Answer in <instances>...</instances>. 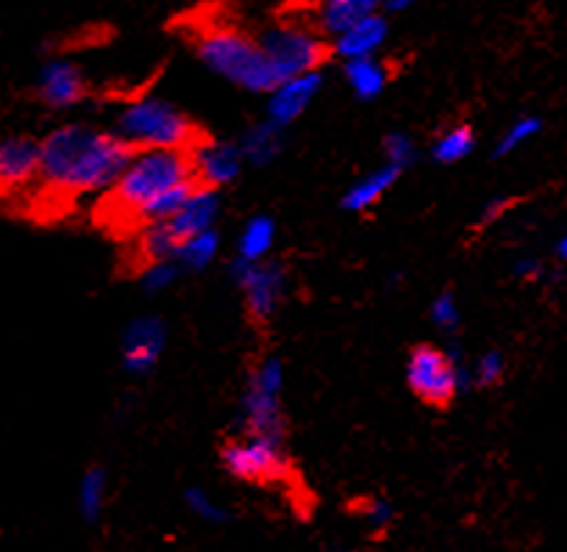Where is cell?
<instances>
[{"instance_id":"1","label":"cell","mask_w":567,"mask_h":552,"mask_svg":"<svg viewBox=\"0 0 567 552\" xmlns=\"http://www.w3.org/2000/svg\"><path fill=\"white\" fill-rule=\"evenodd\" d=\"M131 153L134 150L112 128L62 123L40 139V175L34 189H40V198L59 211L84 198H101Z\"/></svg>"},{"instance_id":"2","label":"cell","mask_w":567,"mask_h":552,"mask_svg":"<svg viewBox=\"0 0 567 552\" xmlns=\"http://www.w3.org/2000/svg\"><path fill=\"white\" fill-rule=\"evenodd\" d=\"M193 187L187 150H134L112 187L95 198V220L131 237L136 228L173 215Z\"/></svg>"},{"instance_id":"3","label":"cell","mask_w":567,"mask_h":552,"mask_svg":"<svg viewBox=\"0 0 567 552\" xmlns=\"http://www.w3.org/2000/svg\"><path fill=\"white\" fill-rule=\"evenodd\" d=\"M193 51L212 75L248 95L265 97L278 84V75L261 53L254 31L234 23H212L195 34Z\"/></svg>"},{"instance_id":"4","label":"cell","mask_w":567,"mask_h":552,"mask_svg":"<svg viewBox=\"0 0 567 552\" xmlns=\"http://www.w3.org/2000/svg\"><path fill=\"white\" fill-rule=\"evenodd\" d=\"M112 131L131 150H189L206 134L178 103L162 95H140L123 103Z\"/></svg>"},{"instance_id":"5","label":"cell","mask_w":567,"mask_h":552,"mask_svg":"<svg viewBox=\"0 0 567 552\" xmlns=\"http://www.w3.org/2000/svg\"><path fill=\"white\" fill-rule=\"evenodd\" d=\"M287 366L281 355L265 353L250 364L239 397L237 434L276 436L287 439V414H284Z\"/></svg>"},{"instance_id":"6","label":"cell","mask_w":567,"mask_h":552,"mask_svg":"<svg viewBox=\"0 0 567 552\" xmlns=\"http://www.w3.org/2000/svg\"><path fill=\"white\" fill-rule=\"evenodd\" d=\"M254 34L278 81L323 70L331 59L329 40L307 18H278Z\"/></svg>"},{"instance_id":"7","label":"cell","mask_w":567,"mask_h":552,"mask_svg":"<svg viewBox=\"0 0 567 552\" xmlns=\"http://www.w3.org/2000/svg\"><path fill=\"white\" fill-rule=\"evenodd\" d=\"M409 392L420 403L432 408H449L460 395L471 392L467 386V364L456 350L437 344H414L403 366Z\"/></svg>"},{"instance_id":"8","label":"cell","mask_w":567,"mask_h":552,"mask_svg":"<svg viewBox=\"0 0 567 552\" xmlns=\"http://www.w3.org/2000/svg\"><path fill=\"white\" fill-rule=\"evenodd\" d=\"M220 467L248 486H281L292 478L287 439L256 434H234L220 447Z\"/></svg>"},{"instance_id":"9","label":"cell","mask_w":567,"mask_h":552,"mask_svg":"<svg viewBox=\"0 0 567 552\" xmlns=\"http://www.w3.org/2000/svg\"><path fill=\"white\" fill-rule=\"evenodd\" d=\"M231 281L243 294L245 316L256 327H267L278 314L284 303L290 298L292 278L284 261L265 259V261H239L231 259Z\"/></svg>"},{"instance_id":"10","label":"cell","mask_w":567,"mask_h":552,"mask_svg":"<svg viewBox=\"0 0 567 552\" xmlns=\"http://www.w3.org/2000/svg\"><path fill=\"white\" fill-rule=\"evenodd\" d=\"M167 331L165 316L159 314H140L128 320L120 336V364H123L125 375L131 378H145L159 366L162 355H165Z\"/></svg>"},{"instance_id":"11","label":"cell","mask_w":567,"mask_h":552,"mask_svg":"<svg viewBox=\"0 0 567 552\" xmlns=\"http://www.w3.org/2000/svg\"><path fill=\"white\" fill-rule=\"evenodd\" d=\"M189 164H193L195 184L223 192L231 184H237L243 175L245 162L239 153L237 139H217V136L204 134L193 147H189Z\"/></svg>"},{"instance_id":"12","label":"cell","mask_w":567,"mask_h":552,"mask_svg":"<svg viewBox=\"0 0 567 552\" xmlns=\"http://www.w3.org/2000/svg\"><path fill=\"white\" fill-rule=\"evenodd\" d=\"M37 97L51 112H73L90 97V79L73 59L53 56L37 73Z\"/></svg>"},{"instance_id":"13","label":"cell","mask_w":567,"mask_h":552,"mask_svg":"<svg viewBox=\"0 0 567 552\" xmlns=\"http://www.w3.org/2000/svg\"><path fill=\"white\" fill-rule=\"evenodd\" d=\"M320 92H323V70L281 79L265 95V119L284 131L292 128L315 106Z\"/></svg>"},{"instance_id":"14","label":"cell","mask_w":567,"mask_h":552,"mask_svg":"<svg viewBox=\"0 0 567 552\" xmlns=\"http://www.w3.org/2000/svg\"><path fill=\"white\" fill-rule=\"evenodd\" d=\"M40 175V139L14 134L0 139V195L31 192Z\"/></svg>"},{"instance_id":"15","label":"cell","mask_w":567,"mask_h":552,"mask_svg":"<svg viewBox=\"0 0 567 552\" xmlns=\"http://www.w3.org/2000/svg\"><path fill=\"white\" fill-rule=\"evenodd\" d=\"M220 215H223V192L195 184V187L189 189L187 198L178 204V209L173 211V215H167L162 222L171 228L176 242L182 244L184 239L195 237V233H204V231H212V228H217Z\"/></svg>"},{"instance_id":"16","label":"cell","mask_w":567,"mask_h":552,"mask_svg":"<svg viewBox=\"0 0 567 552\" xmlns=\"http://www.w3.org/2000/svg\"><path fill=\"white\" fill-rule=\"evenodd\" d=\"M392 37V23L386 12H375L353 23L342 34L331 37V59L346 62V59H362V56H381Z\"/></svg>"},{"instance_id":"17","label":"cell","mask_w":567,"mask_h":552,"mask_svg":"<svg viewBox=\"0 0 567 552\" xmlns=\"http://www.w3.org/2000/svg\"><path fill=\"white\" fill-rule=\"evenodd\" d=\"M401 175H403V169L381 162L379 167H373V169H368L364 175H359L351 187L342 192L340 209L348 211V215H368V211H373L375 206H379L381 200H384L386 195L398 187Z\"/></svg>"},{"instance_id":"18","label":"cell","mask_w":567,"mask_h":552,"mask_svg":"<svg viewBox=\"0 0 567 552\" xmlns=\"http://www.w3.org/2000/svg\"><path fill=\"white\" fill-rule=\"evenodd\" d=\"M375 12H381V0H315L307 20L326 40H331Z\"/></svg>"},{"instance_id":"19","label":"cell","mask_w":567,"mask_h":552,"mask_svg":"<svg viewBox=\"0 0 567 552\" xmlns=\"http://www.w3.org/2000/svg\"><path fill=\"white\" fill-rule=\"evenodd\" d=\"M340 70H342V81H346V86L351 90V95L364 103L384 95L386 86H390L392 81L390 64H386L381 56L346 59V62H340Z\"/></svg>"},{"instance_id":"20","label":"cell","mask_w":567,"mask_h":552,"mask_svg":"<svg viewBox=\"0 0 567 552\" xmlns=\"http://www.w3.org/2000/svg\"><path fill=\"white\" fill-rule=\"evenodd\" d=\"M284 134L287 131L272 125L270 119H261V123H254L250 128H245L243 136L237 139L245 167L265 169L270 164H276L284 153Z\"/></svg>"},{"instance_id":"21","label":"cell","mask_w":567,"mask_h":552,"mask_svg":"<svg viewBox=\"0 0 567 552\" xmlns=\"http://www.w3.org/2000/svg\"><path fill=\"white\" fill-rule=\"evenodd\" d=\"M278 239V226L270 215H254L239 228L234 259L239 261H265L272 256Z\"/></svg>"},{"instance_id":"22","label":"cell","mask_w":567,"mask_h":552,"mask_svg":"<svg viewBox=\"0 0 567 552\" xmlns=\"http://www.w3.org/2000/svg\"><path fill=\"white\" fill-rule=\"evenodd\" d=\"M223 239L217 228L204 233H195V237L184 239L182 244L173 253V261L182 267L184 275H198V272H206L217 259H220Z\"/></svg>"},{"instance_id":"23","label":"cell","mask_w":567,"mask_h":552,"mask_svg":"<svg viewBox=\"0 0 567 552\" xmlns=\"http://www.w3.org/2000/svg\"><path fill=\"white\" fill-rule=\"evenodd\" d=\"M478 136L473 131L471 123H454L445 131H440V136H434L432 147H429V156L434 158L443 167H454V164L467 162V158L476 153Z\"/></svg>"},{"instance_id":"24","label":"cell","mask_w":567,"mask_h":552,"mask_svg":"<svg viewBox=\"0 0 567 552\" xmlns=\"http://www.w3.org/2000/svg\"><path fill=\"white\" fill-rule=\"evenodd\" d=\"M109 502V472L106 467H86L79 480V513L90 524L103 517Z\"/></svg>"},{"instance_id":"25","label":"cell","mask_w":567,"mask_h":552,"mask_svg":"<svg viewBox=\"0 0 567 552\" xmlns=\"http://www.w3.org/2000/svg\"><path fill=\"white\" fill-rule=\"evenodd\" d=\"M539 134H543V117H537V114H520V117L512 119L504 128V134L495 139L493 158L515 156L523 147L532 145Z\"/></svg>"},{"instance_id":"26","label":"cell","mask_w":567,"mask_h":552,"mask_svg":"<svg viewBox=\"0 0 567 552\" xmlns=\"http://www.w3.org/2000/svg\"><path fill=\"white\" fill-rule=\"evenodd\" d=\"M509 361L501 350H484L467 364V386L471 389H495L506 378Z\"/></svg>"},{"instance_id":"27","label":"cell","mask_w":567,"mask_h":552,"mask_svg":"<svg viewBox=\"0 0 567 552\" xmlns=\"http://www.w3.org/2000/svg\"><path fill=\"white\" fill-rule=\"evenodd\" d=\"M182 267L176 264L173 259H159V261H148V264L136 267V283L145 294H165L171 292L173 287L182 278Z\"/></svg>"},{"instance_id":"28","label":"cell","mask_w":567,"mask_h":552,"mask_svg":"<svg viewBox=\"0 0 567 552\" xmlns=\"http://www.w3.org/2000/svg\"><path fill=\"white\" fill-rule=\"evenodd\" d=\"M353 513H357L359 522L364 524V530L373 535H384L386 530L392 528V522H395V506H392L386 497H379V494L357 500Z\"/></svg>"},{"instance_id":"29","label":"cell","mask_w":567,"mask_h":552,"mask_svg":"<svg viewBox=\"0 0 567 552\" xmlns=\"http://www.w3.org/2000/svg\"><path fill=\"white\" fill-rule=\"evenodd\" d=\"M417 156H420V145L409 131L395 128L390 131V134H384V139H381V162L392 164V167L403 169V173L417 162Z\"/></svg>"},{"instance_id":"30","label":"cell","mask_w":567,"mask_h":552,"mask_svg":"<svg viewBox=\"0 0 567 552\" xmlns=\"http://www.w3.org/2000/svg\"><path fill=\"white\" fill-rule=\"evenodd\" d=\"M184 506H187V511L193 517H198L206 524L231 522V511L220 500H215L204 486H189V489H184Z\"/></svg>"},{"instance_id":"31","label":"cell","mask_w":567,"mask_h":552,"mask_svg":"<svg viewBox=\"0 0 567 552\" xmlns=\"http://www.w3.org/2000/svg\"><path fill=\"white\" fill-rule=\"evenodd\" d=\"M509 272L515 281L528 283V287H534V283H561V278H565V267L550 264L539 256H520V259L512 261Z\"/></svg>"},{"instance_id":"32","label":"cell","mask_w":567,"mask_h":552,"mask_svg":"<svg viewBox=\"0 0 567 552\" xmlns=\"http://www.w3.org/2000/svg\"><path fill=\"white\" fill-rule=\"evenodd\" d=\"M429 320L445 336H456L462 331V305L460 298H456L451 289H443V292L434 294L432 305H429Z\"/></svg>"},{"instance_id":"33","label":"cell","mask_w":567,"mask_h":552,"mask_svg":"<svg viewBox=\"0 0 567 552\" xmlns=\"http://www.w3.org/2000/svg\"><path fill=\"white\" fill-rule=\"evenodd\" d=\"M520 204L517 198H512V195H495V198L484 200V206L478 209V217L476 222H473V231H487V228L498 226L501 220H506V217L512 215V209Z\"/></svg>"},{"instance_id":"34","label":"cell","mask_w":567,"mask_h":552,"mask_svg":"<svg viewBox=\"0 0 567 552\" xmlns=\"http://www.w3.org/2000/svg\"><path fill=\"white\" fill-rule=\"evenodd\" d=\"M420 0H381V12L386 14H403L409 12V9L417 7Z\"/></svg>"},{"instance_id":"35","label":"cell","mask_w":567,"mask_h":552,"mask_svg":"<svg viewBox=\"0 0 567 552\" xmlns=\"http://www.w3.org/2000/svg\"><path fill=\"white\" fill-rule=\"evenodd\" d=\"M548 261H550V264H556V267L567 264V237H565V233H559V237H556L554 253H550Z\"/></svg>"},{"instance_id":"36","label":"cell","mask_w":567,"mask_h":552,"mask_svg":"<svg viewBox=\"0 0 567 552\" xmlns=\"http://www.w3.org/2000/svg\"><path fill=\"white\" fill-rule=\"evenodd\" d=\"M331 552H359V550H348V546H340V550H331Z\"/></svg>"}]
</instances>
